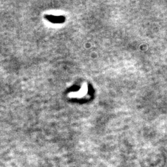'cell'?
I'll use <instances>...</instances> for the list:
<instances>
[{
	"instance_id": "obj_1",
	"label": "cell",
	"mask_w": 167,
	"mask_h": 167,
	"mask_svg": "<svg viewBox=\"0 0 167 167\" xmlns=\"http://www.w3.org/2000/svg\"><path fill=\"white\" fill-rule=\"evenodd\" d=\"M45 17L48 20V21H50L51 22H55V23H57V22H61L60 17L58 16H53L51 15H46L45 16Z\"/></svg>"
}]
</instances>
